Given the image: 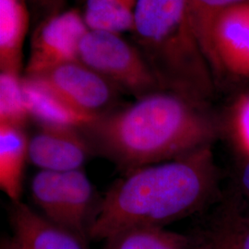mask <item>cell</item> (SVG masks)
Listing matches in <instances>:
<instances>
[{"label":"cell","mask_w":249,"mask_h":249,"mask_svg":"<svg viewBox=\"0 0 249 249\" xmlns=\"http://www.w3.org/2000/svg\"><path fill=\"white\" fill-rule=\"evenodd\" d=\"M93 153L124 175L213 146L223 133L207 104L169 90L152 92L81 129Z\"/></svg>","instance_id":"6da1fadb"},{"label":"cell","mask_w":249,"mask_h":249,"mask_svg":"<svg viewBox=\"0 0 249 249\" xmlns=\"http://www.w3.org/2000/svg\"><path fill=\"white\" fill-rule=\"evenodd\" d=\"M221 196L213 146L124 175L100 199L89 238L107 240L138 227L164 228L203 212Z\"/></svg>","instance_id":"7a4b0ae2"},{"label":"cell","mask_w":249,"mask_h":249,"mask_svg":"<svg viewBox=\"0 0 249 249\" xmlns=\"http://www.w3.org/2000/svg\"><path fill=\"white\" fill-rule=\"evenodd\" d=\"M131 32L163 89L209 105L213 71L196 37L187 0H138Z\"/></svg>","instance_id":"3957f363"},{"label":"cell","mask_w":249,"mask_h":249,"mask_svg":"<svg viewBox=\"0 0 249 249\" xmlns=\"http://www.w3.org/2000/svg\"><path fill=\"white\" fill-rule=\"evenodd\" d=\"M79 58L118 89L137 99L165 90L138 48L119 34L89 29L80 42Z\"/></svg>","instance_id":"277c9868"},{"label":"cell","mask_w":249,"mask_h":249,"mask_svg":"<svg viewBox=\"0 0 249 249\" xmlns=\"http://www.w3.org/2000/svg\"><path fill=\"white\" fill-rule=\"evenodd\" d=\"M32 77L43 80L71 107L95 118L111 113L119 89L80 60Z\"/></svg>","instance_id":"5b68a950"},{"label":"cell","mask_w":249,"mask_h":249,"mask_svg":"<svg viewBox=\"0 0 249 249\" xmlns=\"http://www.w3.org/2000/svg\"><path fill=\"white\" fill-rule=\"evenodd\" d=\"M89 28L75 10L47 18L33 36L26 76H36L65 63L80 60L79 49Z\"/></svg>","instance_id":"8992f818"},{"label":"cell","mask_w":249,"mask_h":249,"mask_svg":"<svg viewBox=\"0 0 249 249\" xmlns=\"http://www.w3.org/2000/svg\"><path fill=\"white\" fill-rule=\"evenodd\" d=\"M204 53L213 71L249 78V1L224 10L215 19Z\"/></svg>","instance_id":"52a82bcc"},{"label":"cell","mask_w":249,"mask_h":249,"mask_svg":"<svg viewBox=\"0 0 249 249\" xmlns=\"http://www.w3.org/2000/svg\"><path fill=\"white\" fill-rule=\"evenodd\" d=\"M93 153L81 129L40 126L29 139L28 160L45 171L81 169Z\"/></svg>","instance_id":"ba28073f"},{"label":"cell","mask_w":249,"mask_h":249,"mask_svg":"<svg viewBox=\"0 0 249 249\" xmlns=\"http://www.w3.org/2000/svg\"><path fill=\"white\" fill-rule=\"evenodd\" d=\"M9 221L11 240L18 249H85V244L71 231L36 213L20 200L11 201Z\"/></svg>","instance_id":"9c48e42d"},{"label":"cell","mask_w":249,"mask_h":249,"mask_svg":"<svg viewBox=\"0 0 249 249\" xmlns=\"http://www.w3.org/2000/svg\"><path fill=\"white\" fill-rule=\"evenodd\" d=\"M22 88L30 117L39 126L82 129L98 119L71 107L36 77L22 78Z\"/></svg>","instance_id":"30bf717a"},{"label":"cell","mask_w":249,"mask_h":249,"mask_svg":"<svg viewBox=\"0 0 249 249\" xmlns=\"http://www.w3.org/2000/svg\"><path fill=\"white\" fill-rule=\"evenodd\" d=\"M28 148L24 128L0 124V187L12 202L20 200Z\"/></svg>","instance_id":"8fae6325"},{"label":"cell","mask_w":249,"mask_h":249,"mask_svg":"<svg viewBox=\"0 0 249 249\" xmlns=\"http://www.w3.org/2000/svg\"><path fill=\"white\" fill-rule=\"evenodd\" d=\"M29 25L26 0H0V69L18 74Z\"/></svg>","instance_id":"7c38bea8"},{"label":"cell","mask_w":249,"mask_h":249,"mask_svg":"<svg viewBox=\"0 0 249 249\" xmlns=\"http://www.w3.org/2000/svg\"><path fill=\"white\" fill-rule=\"evenodd\" d=\"M62 178L70 231L85 244L100 200L82 168L63 173Z\"/></svg>","instance_id":"4fadbf2b"},{"label":"cell","mask_w":249,"mask_h":249,"mask_svg":"<svg viewBox=\"0 0 249 249\" xmlns=\"http://www.w3.org/2000/svg\"><path fill=\"white\" fill-rule=\"evenodd\" d=\"M106 241L104 249H203L197 235H185L160 227L132 228Z\"/></svg>","instance_id":"5bb4252c"},{"label":"cell","mask_w":249,"mask_h":249,"mask_svg":"<svg viewBox=\"0 0 249 249\" xmlns=\"http://www.w3.org/2000/svg\"><path fill=\"white\" fill-rule=\"evenodd\" d=\"M31 194L46 219L70 231L61 173L38 172L31 182Z\"/></svg>","instance_id":"9a60e30c"},{"label":"cell","mask_w":249,"mask_h":249,"mask_svg":"<svg viewBox=\"0 0 249 249\" xmlns=\"http://www.w3.org/2000/svg\"><path fill=\"white\" fill-rule=\"evenodd\" d=\"M138 0H86L84 21L89 30L120 34L133 28Z\"/></svg>","instance_id":"2e32d148"},{"label":"cell","mask_w":249,"mask_h":249,"mask_svg":"<svg viewBox=\"0 0 249 249\" xmlns=\"http://www.w3.org/2000/svg\"><path fill=\"white\" fill-rule=\"evenodd\" d=\"M210 230L221 236L231 249H249V208L235 194Z\"/></svg>","instance_id":"e0dca14e"},{"label":"cell","mask_w":249,"mask_h":249,"mask_svg":"<svg viewBox=\"0 0 249 249\" xmlns=\"http://www.w3.org/2000/svg\"><path fill=\"white\" fill-rule=\"evenodd\" d=\"M22 88V78L10 72L0 73V124L24 128L30 119Z\"/></svg>","instance_id":"ac0fdd59"},{"label":"cell","mask_w":249,"mask_h":249,"mask_svg":"<svg viewBox=\"0 0 249 249\" xmlns=\"http://www.w3.org/2000/svg\"><path fill=\"white\" fill-rule=\"evenodd\" d=\"M246 1L249 0H187L192 24L203 52L215 19L224 10Z\"/></svg>","instance_id":"d6986e66"},{"label":"cell","mask_w":249,"mask_h":249,"mask_svg":"<svg viewBox=\"0 0 249 249\" xmlns=\"http://www.w3.org/2000/svg\"><path fill=\"white\" fill-rule=\"evenodd\" d=\"M230 126L241 156L249 158V93L243 94L232 106Z\"/></svg>","instance_id":"ffe728a7"},{"label":"cell","mask_w":249,"mask_h":249,"mask_svg":"<svg viewBox=\"0 0 249 249\" xmlns=\"http://www.w3.org/2000/svg\"><path fill=\"white\" fill-rule=\"evenodd\" d=\"M236 195L249 209V158H241L236 172Z\"/></svg>","instance_id":"44dd1931"},{"label":"cell","mask_w":249,"mask_h":249,"mask_svg":"<svg viewBox=\"0 0 249 249\" xmlns=\"http://www.w3.org/2000/svg\"><path fill=\"white\" fill-rule=\"evenodd\" d=\"M203 249H231L229 245L221 236L209 230L197 235Z\"/></svg>","instance_id":"7402d4cb"},{"label":"cell","mask_w":249,"mask_h":249,"mask_svg":"<svg viewBox=\"0 0 249 249\" xmlns=\"http://www.w3.org/2000/svg\"><path fill=\"white\" fill-rule=\"evenodd\" d=\"M40 9L47 11H56L62 3V0H32Z\"/></svg>","instance_id":"603a6c76"},{"label":"cell","mask_w":249,"mask_h":249,"mask_svg":"<svg viewBox=\"0 0 249 249\" xmlns=\"http://www.w3.org/2000/svg\"><path fill=\"white\" fill-rule=\"evenodd\" d=\"M0 249H18L11 239H3Z\"/></svg>","instance_id":"cb8c5ba5"},{"label":"cell","mask_w":249,"mask_h":249,"mask_svg":"<svg viewBox=\"0 0 249 249\" xmlns=\"http://www.w3.org/2000/svg\"><path fill=\"white\" fill-rule=\"evenodd\" d=\"M80 1H83V2H85V1H86V0H80Z\"/></svg>","instance_id":"d4e9b609"}]
</instances>
